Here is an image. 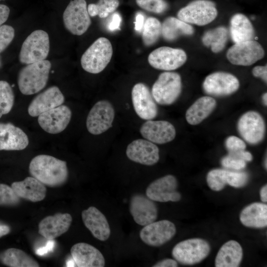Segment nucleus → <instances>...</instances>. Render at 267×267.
<instances>
[{"mask_svg": "<svg viewBox=\"0 0 267 267\" xmlns=\"http://www.w3.org/2000/svg\"><path fill=\"white\" fill-rule=\"evenodd\" d=\"M218 15L215 3L210 0H194L181 8L177 17L189 24L204 26L214 21Z\"/></svg>", "mask_w": 267, "mask_h": 267, "instance_id": "7", "label": "nucleus"}, {"mask_svg": "<svg viewBox=\"0 0 267 267\" xmlns=\"http://www.w3.org/2000/svg\"><path fill=\"white\" fill-rule=\"evenodd\" d=\"M1 65H2V63H1V60L0 56V68L1 66Z\"/></svg>", "mask_w": 267, "mask_h": 267, "instance_id": "52", "label": "nucleus"}, {"mask_svg": "<svg viewBox=\"0 0 267 267\" xmlns=\"http://www.w3.org/2000/svg\"><path fill=\"white\" fill-rule=\"evenodd\" d=\"M230 35L234 43L254 40L255 32L254 27L245 15L236 13L230 21Z\"/></svg>", "mask_w": 267, "mask_h": 267, "instance_id": "31", "label": "nucleus"}, {"mask_svg": "<svg viewBox=\"0 0 267 267\" xmlns=\"http://www.w3.org/2000/svg\"><path fill=\"white\" fill-rule=\"evenodd\" d=\"M228 154L236 156L246 162L252 161L253 158L252 154L245 149L234 152H228Z\"/></svg>", "mask_w": 267, "mask_h": 267, "instance_id": "44", "label": "nucleus"}, {"mask_svg": "<svg viewBox=\"0 0 267 267\" xmlns=\"http://www.w3.org/2000/svg\"><path fill=\"white\" fill-rule=\"evenodd\" d=\"M225 146L228 152H234L245 150L246 145L245 142L234 135H231L226 138L225 141Z\"/></svg>", "mask_w": 267, "mask_h": 267, "instance_id": "42", "label": "nucleus"}, {"mask_svg": "<svg viewBox=\"0 0 267 267\" xmlns=\"http://www.w3.org/2000/svg\"><path fill=\"white\" fill-rule=\"evenodd\" d=\"M115 110L108 101H97L90 110L86 120L88 132L93 135L100 134L112 127Z\"/></svg>", "mask_w": 267, "mask_h": 267, "instance_id": "9", "label": "nucleus"}, {"mask_svg": "<svg viewBox=\"0 0 267 267\" xmlns=\"http://www.w3.org/2000/svg\"><path fill=\"white\" fill-rule=\"evenodd\" d=\"M0 261L10 267H39V264L32 257L19 249L9 248L0 254Z\"/></svg>", "mask_w": 267, "mask_h": 267, "instance_id": "33", "label": "nucleus"}, {"mask_svg": "<svg viewBox=\"0 0 267 267\" xmlns=\"http://www.w3.org/2000/svg\"><path fill=\"white\" fill-rule=\"evenodd\" d=\"M9 13L10 9L7 5L0 4V26L7 20Z\"/></svg>", "mask_w": 267, "mask_h": 267, "instance_id": "47", "label": "nucleus"}, {"mask_svg": "<svg viewBox=\"0 0 267 267\" xmlns=\"http://www.w3.org/2000/svg\"><path fill=\"white\" fill-rule=\"evenodd\" d=\"M264 55L262 45L254 40L234 43L226 54L227 59L232 64L244 66L254 64Z\"/></svg>", "mask_w": 267, "mask_h": 267, "instance_id": "10", "label": "nucleus"}, {"mask_svg": "<svg viewBox=\"0 0 267 267\" xmlns=\"http://www.w3.org/2000/svg\"><path fill=\"white\" fill-rule=\"evenodd\" d=\"M144 23L143 15L141 13H137L135 17L134 27L135 31L140 32L143 27Z\"/></svg>", "mask_w": 267, "mask_h": 267, "instance_id": "48", "label": "nucleus"}, {"mask_svg": "<svg viewBox=\"0 0 267 267\" xmlns=\"http://www.w3.org/2000/svg\"><path fill=\"white\" fill-rule=\"evenodd\" d=\"M211 250L206 240L194 238L181 241L173 248L172 255L177 262L184 265L198 264L206 259Z\"/></svg>", "mask_w": 267, "mask_h": 267, "instance_id": "5", "label": "nucleus"}, {"mask_svg": "<svg viewBox=\"0 0 267 267\" xmlns=\"http://www.w3.org/2000/svg\"><path fill=\"white\" fill-rule=\"evenodd\" d=\"M66 29L75 35L84 34L91 24L85 0H71L63 14Z\"/></svg>", "mask_w": 267, "mask_h": 267, "instance_id": "8", "label": "nucleus"}, {"mask_svg": "<svg viewBox=\"0 0 267 267\" xmlns=\"http://www.w3.org/2000/svg\"><path fill=\"white\" fill-rule=\"evenodd\" d=\"M15 36L14 28L8 25L0 26V53L10 44Z\"/></svg>", "mask_w": 267, "mask_h": 267, "instance_id": "40", "label": "nucleus"}, {"mask_svg": "<svg viewBox=\"0 0 267 267\" xmlns=\"http://www.w3.org/2000/svg\"><path fill=\"white\" fill-rule=\"evenodd\" d=\"M237 128L241 136L251 145L260 143L264 139L266 125L262 116L255 111H248L239 119Z\"/></svg>", "mask_w": 267, "mask_h": 267, "instance_id": "11", "label": "nucleus"}, {"mask_svg": "<svg viewBox=\"0 0 267 267\" xmlns=\"http://www.w3.org/2000/svg\"><path fill=\"white\" fill-rule=\"evenodd\" d=\"M72 217L69 213H56L44 218L38 225V232L45 238L52 240L66 232L70 227Z\"/></svg>", "mask_w": 267, "mask_h": 267, "instance_id": "23", "label": "nucleus"}, {"mask_svg": "<svg viewBox=\"0 0 267 267\" xmlns=\"http://www.w3.org/2000/svg\"><path fill=\"white\" fill-rule=\"evenodd\" d=\"M122 18L118 12L114 13L112 17L111 22L108 25V29L110 31L120 29Z\"/></svg>", "mask_w": 267, "mask_h": 267, "instance_id": "45", "label": "nucleus"}, {"mask_svg": "<svg viewBox=\"0 0 267 267\" xmlns=\"http://www.w3.org/2000/svg\"><path fill=\"white\" fill-rule=\"evenodd\" d=\"M1 0H0V1Z\"/></svg>", "mask_w": 267, "mask_h": 267, "instance_id": "53", "label": "nucleus"}, {"mask_svg": "<svg viewBox=\"0 0 267 267\" xmlns=\"http://www.w3.org/2000/svg\"><path fill=\"white\" fill-rule=\"evenodd\" d=\"M82 219L85 226L95 238L102 241L110 237L111 230L105 216L98 209L90 206L82 212Z\"/></svg>", "mask_w": 267, "mask_h": 267, "instance_id": "25", "label": "nucleus"}, {"mask_svg": "<svg viewBox=\"0 0 267 267\" xmlns=\"http://www.w3.org/2000/svg\"><path fill=\"white\" fill-rule=\"evenodd\" d=\"M249 179L248 174L241 171H231L215 169L207 175L206 180L209 187L215 191L222 190L228 184L235 188L245 186Z\"/></svg>", "mask_w": 267, "mask_h": 267, "instance_id": "16", "label": "nucleus"}, {"mask_svg": "<svg viewBox=\"0 0 267 267\" xmlns=\"http://www.w3.org/2000/svg\"><path fill=\"white\" fill-rule=\"evenodd\" d=\"M27 135L10 123H0V150H21L29 144Z\"/></svg>", "mask_w": 267, "mask_h": 267, "instance_id": "26", "label": "nucleus"}, {"mask_svg": "<svg viewBox=\"0 0 267 267\" xmlns=\"http://www.w3.org/2000/svg\"><path fill=\"white\" fill-rule=\"evenodd\" d=\"M29 170L32 177L51 187L63 185L69 176L65 161L45 154L34 157L30 163Z\"/></svg>", "mask_w": 267, "mask_h": 267, "instance_id": "1", "label": "nucleus"}, {"mask_svg": "<svg viewBox=\"0 0 267 267\" xmlns=\"http://www.w3.org/2000/svg\"><path fill=\"white\" fill-rule=\"evenodd\" d=\"M178 187L177 178L172 175H167L150 183L146 188L145 195L154 202H178L181 198Z\"/></svg>", "mask_w": 267, "mask_h": 267, "instance_id": "14", "label": "nucleus"}, {"mask_svg": "<svg viewBox=\"0 0 267 267\" xmlns=\"http://www.w3.org/2000/svg\"><path fill=\"white\" fill-rule=\"evenodd\" d=\"M49 48L48 34L42 30H35L24 41L19 55V61L27 65L45 60Z\"/></svg>", "mask_w": 267, "mask_h": 267, "instance_id": "6", "label": "nucleus"}, {"mask_svg": "<svg viewBox=\"0 0 267 267\" xmlns=\"http://www.w3.org/2000/svg\"><path fill=\"white\" fill-rule=\"evenodd\" d=\"M239 219L246 227L265 228L267 226V205L261 202L251 203L241 211Z\"/></svg>", "mask_w": 267, "mask_h": 267, "instance_id": "28", "label": "nucleus"}, {"mask_svg": "<svg viewBox=\"0 0 267 267\" xmlns=\"http://www.w3.org/2000/svg\"><path fill=\"white\" fill-rule=\"evenodd\" d=\"M242 258L241 245L235 240H229L219 249L215 259V267H237L240 265Z\"/></svg>", "mask_w": 267, "mask_h": 267, "instance_id": "30", "label": "nucleus"}, {"mask_svg": "<svg viewBox=\"0 0 267 267\" xmlns=\"http://www.w3.org/2000/svg\"><path fill=\"white\" fill-rule=\"evenodd\" d=\"M74 262L78 267H103L104 256L97 248L89 244L80 242L73 245L70 250Z\"/></svg>", "mask_w": 267, "mask_h": 267, "instance_id": "24", "label": "nucleus"}, {"mask_svg": "<svg viewBox=\"0 0 267 267\" xmlns=\"http://www.w3.org/2000/svg\"><path fill=\"white\" fill-rule=\"evenodd\" d=\"M118 0H98L96 3H90L87 6L89 16L94 17L98 15L104 18L114 12L119 6Z\"/></svg>", "mask_w": 267, "mask_h": 267, "instance_id": "36", "label": "nucleus"}, {"mask_svg": "<svg viewBox=\"0 0 267 267\" xmlns=\"http://www.w3.org/2000/svg\"><path fill=\"white\" fill-rule=\"evenodd\" d=\"M10 232V227L7 224L0 222V238Z\"/></svg>", "mask_w": 267, "mask_h": 267, "instance_id": "49", "label": "nucleus"}, {"mask_svg": "<svg viewBox=\"0 0 267 267\" xmlns=\"http://www.w3.org/2000/svg\"><path fill=\"white\" fill-rule=\"evenodd\" d=\"M20 202V198L16 194L11 186L0 183V205L16 206Z\"/></svg>", "mask_w": 267, "mask_h": 267, "instance_id": "38", "label": "nucleus"}, {"mask_svg": "<svg viewBox=\"0 0 267 267\" xmlns=\"http://www.w3.org/2000/svg\"><path fill=\"white\" fill-rule=\"evenodd\" d=\"M217 101L211 96L198 98L187 110L185 119L191 125H196L206 119L214 110Z\"/></svg>", "mask_w": 267, "mask_h": 267, "instance_id": "29", "label": "nucleus"}, {"mask_svg": "<svg viewBox=\"0 0 267 267\" xmlns=\"http://www.w3.org/2000/svg\"><path fill=\"white\" fill-rule=\"evenodd\" d=\"M161 35V23L157 18L148 17L144 23L142 39L144 44L150 46L155 44Z\"/></svg>", "mask_w": 267, "mask_h": 267, "instance_id": "35", "label": "nucleus"}, {"mask_svg": "<svg viewBox=\"0 0 267 267\" xmlns=\"http://www.w3.org/2000/svg\"><path fill=\"white\" fill-rule=\"evenodd\" d=\"M139 131L145 139L159 144L172 141L176 135L174 126L164 120H147L141 126Z\"/></svg>", "mask_w": 267, "mask_h": 267, "instance_id": "21", "label": "nucleus"}, {"mask_svg": "<svg viewBox=\"0 0 267 267\" xmlns=\"http://www.w3.org/2000/svg\"><path fill=\"white\" fill-rule=\"evenodd\" d=\"M126 153L131 161L146 166H152L159 160V149L154 143L144 139H137L127 147Z\"/></svg>", "mask_w": 267, "mask_h": 267, "instance_id": "19", "label": "nucleus"}, {"mask_svg": "<svg viewBox=\"0 0 267 267\" xmlns=\"http://www.w3.org/2000/svg\"><path fill=\"white\" fill-rule=\"evenodd\" d=\"M228 36L227 28L219 26L205 32L202 37V42L205 46L210 47L213 52L217 53L225 47Z\"/></svg>", "mask_w": 267, "mask_h": 267, "instance_id": "34", "label": "nucleus"}, {"mask_svg": "<svg viewBox=\"0 0 267 267\" xmlns=\"http://www.w3.org/2000/svg\"><path fill=\"white\" fill-rule=\"evenodd\" d=\"M64 96L56 86L47 88L37 95L31 101L28 108L29 114L32 117L40 114L62 105Z\"/></svg>", "mask_w": 267, "mask_h": 267, "instance_id": "22", "label": "nucleus"}, {"mask_svg": "<svg viewBox=\"0 0 267 267\" xmlns=\"http://www.w3.org/2000/svg\"><path fill=\"white\" fill-rule=\"evenodd\" d=\"M178 266L177 261L172 259H163L152 266L153 267H177Z\"/></svg>", "mask_w": 267, "mask_h": 267, "instance_id": "46", "label": "nucleus"}, {"mask_svg": "<svg viewBox=\"0 0 267 267\" xmlns=\"http://www.w3.org/2000/svg\"><path fill=\"white\" fill-rule=\"evenodd\" d=\"M193 27L178 18L168 17L161 24V35L166 41L172 42L181 36H191Z\"/></svg>", "mask_w": 267, "mask_h": 267, "instance_id": "32", "label": "nucleus"}, {"mask_svg": "<svg viewBox=\"0 0 267 267\" xmlns=\"http://www.w3.org/2000/svg\"><path fill=\"white\" fill-rule=\"evenodd\" d=\"M14 101L12 88L8 82L0 81V118L11 110Z\"/></svg>", "mask_w": 267, "mask_h": 267, "instance_id": "37", "label": "nucleus"}, {"mask_svg": "<svg viewBox=\"0 0 267 267\" xmlns=\"http://www.w3.org/2000/svg\"><path fill=\"white\" fill-rule=\"evenodd\" d=\"M187 55L181 48L161 46L152 51L148 61L153 68L170 71L182 66L186 61Z\"/></svg>", "mask_w": 267, "mask_h": 267, "instance_id": "12", "label": "nucleus"}, {"mask_svg": "<svg viewBox=\"0 0 267 267\" xmlns=\"http://www.w3.org/2000/svg\"><path fill=\"white\" fill-rule=\"evenodd\" d=\"M129 211L134 222L142 226L155 222L158 217L156 204L143 194H134L131 197Z\"/></svg>", "mask_w": 267, "mask_h": 267, "instance_id": "18", "label": "nucleus"}, {"mask_svg": "<svg viewBox=\"0 0 267 267\" xmlns=\"http://www.w3.org/2000/svg\"><path fill=\"white\" fill-rule=\"evenodd\" d=\"M51 63L47 60L27 64L19 71L17 84L20 92L31 95L42 90L48 81Z\"/></svg>", "mask_w": 267, "mask_h": 267, "instance_id": "2", "label": "nucleus"}, {"mask_svg": "<svg viewBox=\"0 0 267 267\" xmlns=\"http://www.w3.org/2000/svg\"><path fill=\"white\" fill-rule=\"evenodd\" d=\"M71 117V109L66 105H61L40 114L38 121L44 131L49 134H56L67 128Z\"/></svg>", "mask_w": 267, "mask_h": 267, "instance_id": "20", "label": "nucleus"}, {"mask_svg": "<svg viewBox=\"0 0 267 267\" xmlns=\"http://www.w3.org/2000/svg\"><path fill=\"white\" fill-rule=\"evenodd\" d=\"M113 48L110 41L100 37L95 40L82 56L81 64L86 71L98 74L102 71L110 62Z\"/></svg>", "mask_w": 267, "mask_h": 267, "instance_id": "3", "label": "nucleus"}, {"mask_svg": "<svg viewBox=\"0 0 267 267\" xmlns=\"http://www.w3.org/2000/svg\"><path fill=\"white\" fill-rule=\"evenodd\" d=\"M260 198L262 202L266 203L267 202V184L264 185L260 191Z\"/></svg>", "mask_w": 267, "mask_h": 267, "instance_id": "50", "label": "nucleus"}, {"mask_svg": "<svg viewBox=\"0 0 267 267\" xmlns=\"http://www.w3.org/2000/svg\"><path fill=\"white\" fill-rule=\"evenodd\" d=\"M240 83L233 74L218 71L208 75L204 80L202 88L207 94L215 96H225L236 92Z\"/></svg>", "mask_w": 267, "mask_h": 267, "instance_id": "13", "label": "nucleus"}, {"mask_svg": "<svg viewBox=\"0 0 267 267\" xmlns=\"http://www.w3.org/2000/svg\"><path fill=\"white\" fill-rule=\"evenodd\" d=\"M221 163L224 168L234 171H241L245 168L247 164L245 161L229 154L223 157Z\"/></svg>", "mask_w": 267, "mask_h": 267, "instance_id": "41", "label": "nucleus"}, {"mask_svg": "<svg viewBox=\"0 0 267 267\" xmlns=\"http://www.w3.org/2000/svg\"><path fill=\"white\" fill-rule=\"evenodd\" d=\"M262 99L263 103L265 105L267 106V92H265L264 93V94L262 96Z\"/></svg>", "mask_w": 267, "mask_h": 267, "instance_id": "51", "label": "nucleus"}, {"mask_svg": "<svg viewBox=\"0 0 267 267\" xmlns=\"http://www.w3.org/2000/svg\"><path fill=\"white\" fill-rule=\"evenodd\" d=\"M11 186L20 198L31 202L42 201L46 196L45 185L33 177H27L22 181L13 182Z\"/></svg>", "mask_w": 267, "mask_h": 267, "instance_id": "27", "label": "nucleus"}, {"mask_svg": "<svg viewBox=\"0 0 267 267\" xmlns=\"http://www.w3.org/2000/svg\"><path fill=\"white\" fill-rule=\"evenodd\" d=\"M134 110L141 119L150 120L158 115V107L148 87L142 83L136 84L132 90Z\"/></svg>", "mask_w": 267, "mask_h": 267, "instance_id": "17", "label": "nucleus"}, {"mask_svg": "<svg viewBox=\"0 0 267 267\" xmlns=\"http://www.w3.org/2000/svg\"><path fill=\"white\" fill-rule=\"evenodd\" d=\"M176 233V227L174 223L164 220L144 226L140 231L139 237L147 245L158 247L171 240Z\"/></svg>", "mask_w": 267, "mask_h": 267, "instance_id": "15", "label": "nucleus"}, {"mask_svg": "<svg viewBox=\"0 0 267 267\" xmlns=\"http://www.w3.org/2000/svg\"><path fill=\"white\" fill-rule=\"evenodd\" d=\"M182 90L181 78L174 72L161 73L152 87L151 94L156 103L162 105L174 103L180 96Z\"/></svg>", "mask_w": 267, "mask_h": 267, "instance_id": "4", "label": "nucleus"}, {"mask_svg": "<svg viewBox=\"0 0 267 267\" xmlns=\"http://www.w3.org/2000/svg\"><path fill=\"white\" fill-rule=\"evenodd\" d=\"M136 4L141 8L146 11L161 13L168 8V5L164 0H135Z\"/></svg>", "mask_w": 267, "mask_h": 267, "instance_id": "39", "label": "nucleus"}, {"mask_svg": "<svg viewBox=\"0 0 267 267\" xmlns=\"http://www.w3.org/2000/svg\"><path fill=\"white\" fill-rule=\"evenodd\" d=\"M253 75L257 78H260L265 82L267 81V66H257L252 69Z\"/></svg>", "mask_w": 267, "mask_h": 267, "instance_id": "43", "label": "nucleus"}]
</instances>
